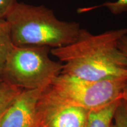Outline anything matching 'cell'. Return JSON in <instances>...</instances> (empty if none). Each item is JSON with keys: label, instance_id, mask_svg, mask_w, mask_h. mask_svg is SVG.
<instances>
[{"label": "cell", "instance_id": "cell-13", "mask_svg": "<svg viewBox=\"0 0 127 127\" xmlns=\"http://www.w3.org/2000/svg\"><path fill=\"white\" fill-rule=\"evenodd\" d=\"M118 47L127 57V35L123 36L119 41Z\"/></svg>", "mask_w": 127, "mask_h": 127}, {"label": "cell", "instance_id": "cell-3", "mask_svg": "<svg viewBox=\"0 0 127 127\" xmlns=\"http://www.w3.org/2000/svg\"><path fill=\"white\" fill-rule=\"evenodd\" d=\"M51 48L14 46L0 79L21 90H44L61 74L63 64L50 57Z\"/></svg>", "mask_w": 127, "mask_h": 127}, {"label": "cell", "instance_id": "cell-4", "mask_svg": "<svg viewBox=\"0 0 127 127\" xmlns=\"http://www.w3.org/2000/svg\"><path fill=\"white\" fill-rule=\"evenodd\" d=\"M127 84V78L91 81L60 74L43 91L61 104L89 111L121 98Z\"/></svg>", "mask_w": 127, "mask_h": 127}, {"label": "cell", "instance_id": "cell-15", "mask_svg": "<svg viewBox=\"0 0 127 127\" xmlns=\"http://www.w3.org/2000/svg\"><path fill=\"white\" fill-rule=\"evenodd\" d=\"M111 127H115V125H114V123H112V125H111Z\"/></svg>", "mask_w": 127, "mask_h": 127}, {"label": "cell", "instance_id": "cell-14", "mask_svg": "<svg viewBox=\"0 0 127 127\" xmlns=\"http://www.w3.org/2000/svg\"><path fill=\"white\" fill-rule=\"evenodd\" d=\"M122 98H123V99L125 101L127 105V84L124 89L123 94H122Z\"/></svg>", "mask_w": 127, "mask_h": 127}, {"label": "cell", "instance_id": "cell-7", "mask_svg": "<svg viewBox=\"0 0 127 127\" xmlns=\"http://www.w3.org/2000/svg\"><path fill=\"white\" fill-rule=\"evenodd\" d=\"M121 98L99 108L89 111L87 127H111L114 114Z\"/></svg>", "mask_w": 127, "mask_h": 127}, {"label": "cell", "instance_id": "cell-11", "mask_svg": "<svg viewBox=\"0 0 127 127\" xmlns=\"http://www.w3.org/2000/svg\"><path fill=\"white\" fill-rule=\"evenodd\" d=\"M115 127H127V105L122 98L114 114Z\"/></svg>", "mask_w": 127, "mask_h": 127}, {"label": "cell", "instance_id": "cell-2", "mask_svg": "<svg viewBox=\"0 0 127 127\" xmlns=\"http://www.w3.org/2000/svg\"><path fill=\"white\" fill-rule=\"evenodd\" d=\"M5 19L15 46L63 47L77 40L82 30L77 22L58 20L45 6L18 1Z\"/></svg>", "mask_w": 127, "mask_h": 127}, {"label": "cell", "instance_id": "cell-10", "mask_svg": "<svg viewBox=\"0 0 127 127\" xmlns=\"http://www.w3.org/2000/svg\"><path fill=\"white\" fill-rule=\"evenodd\" d=\"M101 7H106L110 11L112 14L118 15V14L127 11V0H117L114 2L109 1V2H104L102 4L94 6V7L80 8L79 10L80 12H83L90 11L93 9Z\"/></svg>", "mask_w": 127, "mask_h": 127}, {"label": "cell", "instance_id": "cell-9", "mask_svg": "<svg viewBox=\"0 0 127 127\" xmlns=\"http://www.w3.org/2000/svg\"><path fill=\"white\" fill-rule=\"evenodd\" d=\"M22 90L7 82L0 80V119Z\"/></svg>", "mask_w": 127, "mask_h": 127}, {"label": "cell", "instance_id": "cell-6", "mask_svg": "<svg viewBox=\"0 0 127 127\" xmlns=\"http://www.w3.org/2000/svg\"><path fill=\"white\" fill-rule=\"evenodd\" d=\"M42 90H22L0 119V127H38L36 107Z\"/></svg>", "mask_w": 127, "mask_h": 127}, {"label": "cell", "instance_id": "cell-5", "mask_svg": "<svg viewBox=\"0 0 127 127\" xmlns=\"http://www.w3.org/2000/svg\"><path fill=\"white\" fill-rule=\"evenodd\" d=\"M88 111L61 104L42 90L36 107L38 127H87Z\"/></svg>", "mask_w": 127, "mask_h": 127}, {"label": "cell", "instance_id": "cell-1", "mask_svg": "<svg viewBox=\"0 0 127 127\" xmlns=\"http://www.w3.org/2000/svg\"><path fill=\"white\" fill-rule=\"evenodd\" d=\"M127 28L94 35L82 29L77 39L50 53L63 64L61 74L91 81L127 78V57L118 42Z\"/></svg>", "mask_w": 127, "mask_h": 127}, {"label": "cell", "instance_id": "cell-8", "mask_svg": "<svg viewBox=\"0 0 127 127\" xmlns=\"http://www.w3.org/2000/svg\"><path fill=\"white\" fill-rule=\"evenodd\" d=\"M14 46L8 24L5 19H0V74Z\"/></svg>", "mask_w": 127, "mask_h": 127}, {"label": "cell", "instance_id": "cell-16", "mask_svg": "<svg viewBox=\"0 0 127 127\" xmlns=\"http://www.w3.org/2000/svg\"><path fill=\"white\" fill-rule=\"evenodd\" d=\"M0 80H1V79H0Z\"/></svg>", "mask_w": 127, "mask_h": 127}, {"label": "cell", "instance_id": "cell-12", "mask_svg": "<svg viewBox=\"0 0 127 127\" xmlns=\"http://www.w3.org/2000/svg\"><path fill=\"white\" fill-rule=\"evenodd\" d=\"M17 0H0V19H5Z\"/></svg>", "mask_w": 127, "mask_h": 127}]
</instances>
